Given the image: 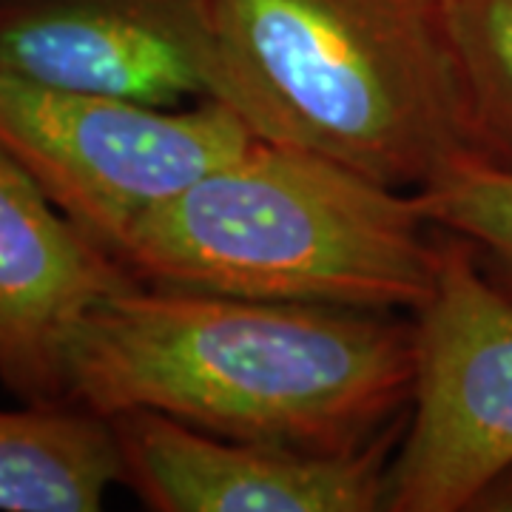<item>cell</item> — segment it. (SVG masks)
I'll return each mask as SVG.
<instances>
[{"instance_id":"cell-1","label":"cell","mask_w":512,"mask_h":512,"mask_svg":"<svg viewBox=\"0 0 512 512\" xmlns=\"http://www.w3.org/2000/svg\"><path fill=\"white\" fill-rule=\"evenodd\" d=\"M416 322L393 313L131 285L94 305L66 359V402L154 410L214 436L353 453L410 410Z\"/></svg>"},{"instance_id":"cell-2","label":"cell","mask_w":512,"mask_h":512,"mask_svg":"<svg viewBox=\"0 0 512 512\" xmlns=\"http://www.w3.org/2000/svg\"><path fill=\"white\" fill-rule=\"evenodd\" d=\"M205 100L259 140L421 191L490 160L441 0H202Z\"/></svg>"},{"instance_id":"cell-3","label":"cell","mask_w":512,"mask_h":512,"mask_svg":"<svg viewBox=\"0 0 512 512\" xmlns=\"http://www.w3.org/2000/svg\"><path fill=\"white\" fill-rule=\"evenodd\" d=\"M120 265L143 285L416 313L439 274V231L416 191L256 137L137 222Z\"/></svg>"},{"instance_id":"cell-4","label":"cell","mask_w":512,"mask_h":512,"mask_svg":"<svg viewBox=\"0 0 512 512\" xmlns=\"http://www.w3.org/2000/svg\"><path fill=\"white\" fill-rule=\"evenodd\" d=\"M256 140L220 100L171 111L0 74V151L106 251Z\"/></svg>"},{"instance_id":"cell-5","label":"cell","mask_w":512,"mask_h":512,"mask_svg":"<svg viewBox=\"0 0 512 512\" xmlns=\"http://www.w3.org/2000/svg\"><path fill=\"white\" fill-rule=\"evenodd\" d=\"M413 322L416 382L384 512L476 510L512 476V296L439 231L436 285Z\"/></svg>"},{"instance_id":"cell-6","label":"cell","mask_w":512,"mask_h":512,"mask_svg":"<svg viewBox=\"0 0 512 512\" xmlns=\"http://www.w3.org/2000/svg\"><path fill=\"white\" fill-rule=\"evenodd\" d=\"M109 424L123 484L157 512H379L402 427L353 453H305L214 436L154 410Z\"/></svg>"},{"instance_id":"cell-7","label":"cell","mask_w":512,"mask_h":512,"mask_svg":"<svg viewBox=\"0 0 512 512\" xmlns=\"http://www.w3.org/2000/svg\"><path fill=\"white\" fill-rule=\"evenodd\" d=\"M0 74L163 109L208 97L202 0H0Z\"/></svg>"},{"instance_id":"cell-8","label":"cell","mask_w":512,"mask_h":512,"mask_svg":"<svg viewBox=\"0 0 512 512\" xmlns=\"http://www.w3.org/2000/svg\"><path fill=\"white\" fill-rule=\"evenodd\" d=\"M137 279L0 151V382L20 404L66 402L80 322Z\"/></svg>"},{"instance_id":"cell-9","label":"cell","mask_w":512,"mask_h":512,"mask_svg":"<svg viewBox=\"0 0 512 512\" xmlns=\"http://www.w3.org/2000/svg\"><path fill=\"white\" fill-rule=\"evenodd\" d=\"M123 461L109 419L74 404L0 410V512H97Z\"/></svg>"},{"instance_id":"cell-10","label":"cell","mask_w":512,"mask_h":512,"mask_svg":"<svg viewBox=\"0 0 512 512\" xmlns=\"http://www.w3.org/2000/svg\"><path fill=\"white\" fill-rule=\"evenodd\" d=\"M487 157L512 165V0H441Z\"/></svg>"},{"instance_id":"cell-11","label":"cell","mask_w":512,"mask_h":512,"mask_svg":"<svg viewBox=\"0 0 512 512\" xmlns=\"http://www.w3.org/2000/svg\"><path fill=\"white\" fill-rule=\"evenodd\" d=\"M416 200L430 225L467 242L484 276L512 296V165L464 160Z\"/></svg>"}]
</instances>
